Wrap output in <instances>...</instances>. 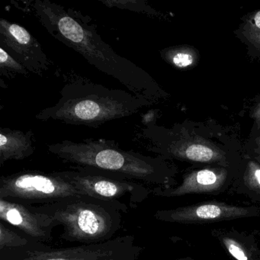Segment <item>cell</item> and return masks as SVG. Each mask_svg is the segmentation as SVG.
<instances>
[{"instance_id":"6da1fadb","label":"cell","mask_w":260,"mask_h":260,"mask_svg":"<svg viewBox=\"0 0 260 260\" xmlns=\"http://www.w3.org/2000/svg\"><path fill=\"white\" fill-rule=\"evenodd\" d=\"M23 4L54 39L77 51L94 68L138 96L151 100L156 94V85L150 76L106 43L89 16L49 0H31Z\"/></svg>"},{"instance_id":"7a4b0ae2","label":"cell","mask_w":260,"mask_h":260,"mask_svg":"<svg viewBox=\"0 0 260 260\" xmlns=\"http://www.w3.org/2000/svg\"><path fill=\"white\" fill-rule=\"evenodd\" d=\"M151 104V100L130 91L80 78L65 84L57 103L42 109L36 118L97 128L109 121L132 116Z\"/></svg>"},{"instance_id":"3957f363","label":"cell","mask_w":260,"mask_h":260,"mask_svg":"<svg viewBox=\"0 0 260 260\" xmlns=\"http://www.w3.org/2000/svg\"><path fill=\"white\" fill-rule=\"evenodd\" d=\"M48 151L64 162L124 176L156 187L174 186L175 171L159 158L125 150L115 141L89 138L80 142L63 141L48 146Z\"/></svg>"},{"instance_id":"277c9868","label":"cell","mask_w":260,"mask_h":260,"mask_svg":"<svg viewBox=\"0 0 260 260\" xmlns=\"http://www.w3.org/2000/svg\"><path fill=\"white\" fill-rule=\"evenodd\" d=\"M33 207L63 226L62 240L81 244H95L113 239L122 228L123 214L130 209L124 204L86 194H76L54 203Z\"/></svg>"},{"instance_id":"5b68a950","label":"cell","mask_w":260,"mask_h":260,"mask_svg":"<svg viewBox=\"0 0 260 260\" xmlns=\"http://www.w3.org/2000/svg\"><path fill=\"white\" fill-rule=\"evenodd\" d=\"M144 247L135 236L115 237L103 243L53 248L43 242L16 249L0 250V260H137Z\"/></svg>"},{"instance_id":"8992f818","label":"cell","mask_w":260,"mask_h":260,"mask_svg":"<svg viewBox=\"0 0 260 260\" xmlns=\"http://www.w3.org/2000/svg\"><path fill=\"white\" fill-rule=\"evenodd\" d=\"M72 168L57 172L79 191L95 199L120 202L136 208L152 194V189L145 184L115 173L77 166Z\"/></svg>"},{"instance_id":"52a82bcc","label":"cell","mask_w":260,"mask_h":260,"mask_svg":"<svg viewBox=\"0 0 260 260\" xmlns=\"http://www.w3.org/2000/svg\"><path fill=\"white\" fill-rule=\"evenodd\" d=\"M76 194H84L58 172L23 171L0 178V199L44 205Z\"/></svg>"},{"instance_id":"ba28073f","label":"cell","mask_w":260,"mask_h":260,"mask_svg":"<svg viewBox=\"0 0 260 260\" xmlns=\"http://www.w3.org/2000/svg\"><path fill=\"white\" fill-rule=\"evenodd\" d=\"M258 217H260L259 205H240L220 201L158 210L154 214L155 219L159 221L179 224H207Z\"/></svg>"},{"instance_id":"9c48e42d","label":"cell","mask_w":260,"mask_h":260,"mask_svg":"<svg viewBox=\"0 0 260 260\" xmlns=\"http://www.w3.org/2000/svg\"><path fill=\"white\" fill-rule=\"evenodd\" d=\"M0 48L36 75L42 77L51 66L39 41L26 28L5 19H0Z\"/></svg>"},{"instance_id":"30bf717a","label":"cell","mask_w":260,"mask_h":260,"mask_svg":"<svg viewBox=\"0 0 260 260\" xmlns=\"http://www.w3.org/2000/svg\"><path fill=\"white\" fill-rule=\"evenodd\" d=\"M237 177L224 170L203 169L184 177L179 185L154 187L152 194L162 198H177L188 194H207L217 196L231 192Z\"/></svg>"},{"instance_id":"8fae6325","label":"cell","mask_w":260,"mask_h":260,"mask_svg":"<svg viewBox=\"0 0 260 260\" xmlns=\"http://www.w3.org/2000/svg\"><path fill=\"white\" fill-rule=\"evenodd\" d=\"M0 220L45 243L53 240V231L60 225L51 216L36 211L33 205L2 199H0Z\"/></svg>"},{"instance_id":"7c38bea8","label":"cell","mask_w":260,"mask_h":260,"mask_svg":"<svg viewBox=\"0 0 260 260\" xmlns=\"http://www.w3.org/2000/svg\"><path fill=\"white\" fill-rule=\"evenodd\" d=\"M211 234L234 260H260V245L253 233L231 226L214 228Z\"/></svg>"},{"instance_id":"4fadbf2b","label":"cell","mask_w":260,"mask_h":260,"mask_svg":"<svg viewBox=\"0 0 260 260\" xmlns=\"http://www.w3.org/2000/svg\"><path fill=\"white\" fill-rule=\"evenodd\" d=\"M33 133L9 127L0 128V166L10 160H22L34 153Z\"/></svg>"},{"instance_id":"5bb4252c","label":"cell","mask_w":260,"mask_h":260,"mask_svg":"<svg viewBox=\"0 0 260 260\" xmlns=\"http://www.w3.org/2000/svg\"><path fill=\"white\" fill-rule=\"evenodd\" d=\"M241 194L255 205L260 203V168L251 165L244 175L237 177L233 184L231 192Z\"/></svg>"},{"instance_id":"9a60e30c","label":"cell","mask_w":260,"mask_h":260,"mask_svg":"<svg viewBox=\"0 0 260 260\" xmlns=\"http://www.w3.org/2000/svg\"><path fill=\"white\" fill-rule=\"evenodd\" d=\"M39 241L28 237L22 231L18 232L8 223L0 220V250L27 247Z\"/></svg>"},{"instance_id":"2e32d148","label":"cell","mask_w":260,"mask_h":260,"mask_svg":"<svg viewBox=\"0 0 260 260\" xmlns=\"http://www.w3.org/2000/svg\"><path fill=\"white\" fill-rule=\"evenodd\" d=\"M0 74L1 76L14 77L17 75L28 76L30 73L4 48H0Z\"/></svg>"},{"instance_id":"e0dca14e","label":"cell","mask_w":260,"mask_h":260,"mask_svg":"<svg viewBox=\"0 0 260 260\" xmlns=\"http://www.w3.org/2000/svg\"><path fill=\"white\" fill-rule=\"evenodd\" d=\"M100 2L109 8H118L143 14L151 13V10L144 0H100Z\"/></svg>"},{"instance_id":"ac0fdd59","label":"cell","mask_w":260,"mask_h":260,"mask_svg":"<svg viewBox=\"0 0 260 260\" xmlns=\"http://www.w3.org/2000/svg\"><path fill=\"white\" fill-rule=\"evenodd\" d=\"M185 156L194 162H208L214 159V153L211 148L201 144H193L185 150Z\"/></svg>"},{"instance_id":"d6986e66","label":"cell","mask_w":260,"mask_h":260,"mask_svg":"<svg viewBox=\"0 0 260 260\" xmlns=\"http://www.w3.org/2000/svg\"><path fill=\"white\" fill-rule=\"evenodd\" d=\"M192 62V57L186 53H178L173 57V63L178 68H186Z\"/></svg>"},{"instance_id":"ffe728a7","label":"cell","mask_w":260,"mask_h":260,"mask_svg":"<svg viewBox=\"0 0 260 260\" xmlns=\"http://www.w3.org/2000/svg\"><path fill=\"white\" fill-rule=\"evenodd\" d=\"M254 19H255V25H256L258 28H260V12H258V13L255 15Z\"/></svg>"},{"instance_id":"44dd1931","label":"cell","mask_w":260,"mask_h":260,"mask_svg":"<svg viewBox=\"0 0 260 260\" xmlns=\"http://www.w3.org/2000/svg\"><path fill=\"white\" fill-rule=\"evenodd\" d=\"M174 260H196L190 256L183 257V258H176Z\"/></svg>"}]
</instances>
